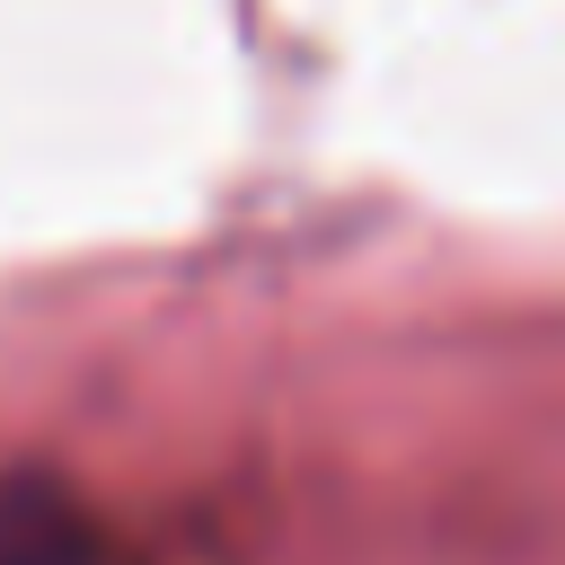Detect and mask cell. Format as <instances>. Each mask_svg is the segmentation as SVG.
<instances>
[{"label": "cell", "instance_id": "1", "mask_svg": "<svg viewBox=\"0 0 565 565\" xmlns=\"http://www.w3.org/2000/svg\"><path fill=\"white\" fill-rule=\"evenodd\" d=\"M0 565H88L79 512L53 486H0Z\"/></svg>", "mask_w": 565, "mask_h": 565}]
</instances>
